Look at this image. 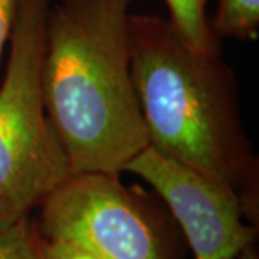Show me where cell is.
Here are the masks:
<instances>
[{
	"mask_svg": "<svg viewBox=\"0 0 259 259\" xmlns=\"http://www.w3.org/2000/svg\"><path fill=\"white\" fill-rule=\"evenodd\" d=\"M131 69L148 146L236 196L258 225L259 161L221 49L192 48L171 22L131 13Z\"/></svg>",
	"mask_w": 259,
	"mask_h": 259,
	"instance_id": "cell-1",
	"label": "cell"
},
{
	"mask_svg": "<svg viewBox=\"0 0 259 259\" xmlns=\"http://www.w3.org/2000/svg\"><path fill=\"white\" fill-rule=\"evenodd\" d=\"M131 0H58L42 91L71 173H118L148 146L131 69Z\"/></svg>",
	"mask_w": 259,
	"mask_h": 259,
	"instance_id": "cell-2",
	"label": "cell"
},
{
	"mask_svg": "<svg viewBox=\"0 0 259 259\" xmlns=\"http://www.w3.org/2000/svg\"><path fill=\"white\" fill-rule=\"evenodd\" d=\"M52 0H20L0 83V231L37 209L71 175L42 91Z\"/></svg>",
	"mask_w": 259,
	"mask_h": 259,
	"instance_id": "cell-3",
	"label": "cell"
},
{
	"mask_svg": "<svg viewBox=\"0 0 259 259\" xmlns=\"http://www.w3.org/2000/svg\"><path fill=\"white\" fill-rule=\"evenodd\" d=\"M44 238L72 243L98 259H177L176 236L150 194L118 173H71L40 203Z\"/></svg>",
	"mask_w": 259,
	"mask_h": 259,
	"instance_id": "cell-4",
	"label": "cell"
},
{
	"mask_svg": "<svg viewBox=\"0 0 259 259\" xmlns=\"http://www.w3.org/2000/svg\"><path fill=\"white\" fill-rule=\"evenodd\" d=\"M122 173L139 176L160 196L194 259H238L255 243L256 226L246 223L235 194L150 146Z\"/></svg>",
	"mask_w": 259,
	"mask_h": 259,
	"instance_id": "cell-5",
	"label": "cell"
},
{
	"mask_svg": "<svg viewBox=\"0 0 259 259\" xmlns=\"http://www.w3.org/2000/svg\"><path fill=\"white\" fill-rule=\"evenodd\" d=\"M168 20L194 49L209 52L221 49V37L212 29L206 13V0H164Z\"/></svg>",
	"mask_w": 259,
	"mask_h": 259,
	"instance_id": "cell-6",
	"label": "cell"
},
{
	"mask_svg": "<svg viewBox=\"0 0 259 259\" xmlns=\"http://www.w3.org/2000/svg\"><path fill=\"white\" fill-rule=\"evenodd\" d=\"M213 32L235 40H255L259 33V0H218Z\"/></svg>",
	"mask_w": 259,
	"mask_h": 259,
	"instance_id": "cell-7",
	"label": "cell"
},
{
	"mask_svg": "<svg viewBox=\"0 0 259 259\" xmlns=\"http://www.w3.org/2000/svg\"><path fill=\"white\" fill-rule=\"evenodd\" d=\"M0 259H44V236L36 218L28 216L0 231Z\"/></svg>",
	"mask_w": 259,
	"mask_h": 259,
	"instance_id": "cell-8",
	"label": "cell"
},
{
	"mask_svg": "<svg viewBox=\"0 0 259 259\" xmlns=\"http://www.w3.org/2000/svg\"><path fill=\"white\" fill-rule=\"evenodd\" d=\"M44 259H98L72 243L44 238Z\"/></svg>",
	"mask_w": 259,
	"mask_h": 259,
	"instance_id": "cell-9",
	"label": "cell"
},
{
	"mask_svg": "<svg viewBox=\"0 0 259 259\" xmlns=\"http://www.w3.org/2000/svg\"><path fill=\"white\" fill-rule=\"evenodd\" d=\"M20 0H0V59L9 44Z\"/></svg>",
	"mask_w": 259,
	"mask_h": 259,
	"instance_id": "cell-10",
	"label": "cell"
},
{
	"mask_svg": "<svg viewBox=\"0 0 259 259\" xmlns=\"http://www.w3.org/2000/svg\"><path fill=\"white\" fill-rule=\"evenodd\" d=\"M238 259H259V258H258L256 250L253 249V245H250V246H248V248H245V249L242 250L241 255H239V258Z\"/></svg>",
	"mask_w": 259,
	"mask_h": 259,
	"instance_id": "cell-11",
	"label": "cell"
}]
</instances>
